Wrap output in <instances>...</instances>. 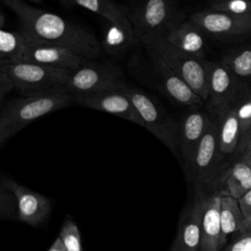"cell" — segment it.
<instances>
[{
    "label": "cell",
    "instance_id": "cell-37",
    "mask_svg": "<svg viewBox=\"0 0 251 251\" xmlns=\"http://www.w3.org/2000/svg\"><path fill=\"white\" fill-rule=\"evenodd\" d=\"M27 1H30V2H34V3H39V2H41L42 0H27Z\"/></svg>",
    "mask_w": 251,
    "mask_h": 251
},
{
    "label": "cell",
    "instance_id": "cell-17",
    "mask_svg": "<svg viewBox=\"0 0 251 251\" xmlns=\"http://www.w3.org/2000/svg\"><path fill=\"white\" fill-rule=\"evenodd\" d=\"M162 36L168 42L189 55L205 59L207 35L190 19L183 20Z\"/></svg>",
    "mask_w": 251,
    "mask_h": 251
},
{
    "label": "cell",
    "instance_id": "cell-8",
    "mask_svg": "<svg viewBox=\"0 0 251 251\" xmlns=\"http://www.w3.org/2000/svg\"><path fill=\"white\" fill-rule=\"evenodd\" d=\"M130 20L139 41L148 34L164 35L183 21L174 0H141Z\"/></svg>",
    "mask_w": 251,
    "mask_h": 251
},
{
    "label": "cell",
    "instance_id": "cell-11",
    "mask_svg": "<svg viewBox=\"0 0 251 251\" xmlns=\"http://www.w3.org/2000/svg\"><path fill=\"white\" fill-rule=\"evenodd\" d=\"M89 61L90 59L66 47L27 40L24 62L71 72L78 69Z\"/></svg>",
    "mask_w": 251,
    "mask_h": 251
},
{
    "label": "cell",
    "instance_id": "cell-7",
    "mask_svg": "<svg viewBox=\"0 0 251 251\" xmlns=\"http://www.w3.org/2000/svg\"><path fill=\"white\" fill-rule=\"evenodd\" d=\"M123 82V73L118 66L110 62L97 63L90 60L70 72L65 89L76 98L119 87Z\"/></svg>",
    "mask_w": 251,
    "mask_h": 251
},
{
    "label": "cell",
    "instance_id": "cell-18",
    "mask_svg": "<svg viewBox=\"0 0 251 251\" xmlns=\"http://www.w3.org/2000/svg\"><path fill=\"white\" fill-rule=\"evenodd\" d=\"M221 195H205L200 251H221Z\"/></svg>",
    "mask_w": 251,
    "mask_h": 251
},
{
    "label": "cell",
    "instance_id": "cell-20",
    "mask_svg": "<svg viewBox=\"0 0 251 251\" xmlns=\"http://www.w3.org/2000/svg\"><path fill=\"white\" fill-rule=\"evenodd\" d=\"M215 118L219 125L221 151L226 159L234 157L240 139V123L235 104L232 103Z\"/></svg>",
    "mask_w": 251,
    "mask_h": 251
},
{
    "label": "cell",
    "instance_id": "cell-36",
    "mask_svg": "<svg viewBox=\"0 0 251 251\" xmlns=\"http://www.w3.org/2000/svg\"><path fill=\"white\" fill-rule=\"evenodd\" d=\"M0 27L1 28L5 27V15L3 12H1L0 14Z\"/></svg>",
    "mask_w": 251,
    "mask_h": 251
},
{
    "label": "cell",
    "instance_id": "cell-14",
    "mask_svg": "<svg viewBox=\"0 0 251 251\" xmlns=\"http://www.w3.org/2000/svg\"><path fill=\"white\" fill-rule=\"evenodd\" d=\"M120 86L98 93L76 97L75 101L83 107L115 115L143 127V122L133 103Z\"/></svg>",
    "mask_w": 251,
    "mask_h": 251
},
{
    "label": "cell",
    "instance_id": "cell-4",
    "mask_svg": "<svg viewBox=\"0 0 251 251\" xmlns=\"http://www.w3.org/2000/svg\"><path fill=\"white\" fill-rule=\"evenodd\" d=\"M145 49L156 52L165 63L180 75L193 91L207 102L209 96L208 60L189 55L168 42L160 34H148L140 39Z\"/></svg>",
    "mask_w": 251,
    "mask_h": 251
},
{
    "label": "cell",
    "instance_id": "cell-34",
    "mask_svg": "<svg viewBox=\"0 0 251 251\" xmlns=\"http://www.w3.org/2000/svg\"><path fill=\"white\" fill-rule=\"evenodd\" d=\"M237 159H241V160L245 161L246 163H248L249 165H251V149L248 150L247 152H245L242 156H240V157L237 158Z\"/></svg>",
    "mask_w": 251,
    "mask_h": 251
},
{
    "label": "cell",
    "instance_id": "cell-16",
    "mask_svg": "<svg viewBox=\"0 0 251 251\" xmlns=\"http://www.w3.org/2000/svg\"><path fill=\"white\" fill-rule=\"evenodd\" d=\"M205 195L194 194L186 205L179 220L178 229L174 241L185 251H200L201 223Z\"/></svg>",
    "mask_w": 251,
    "mask_h": 251
},
{
    "label": "cell",
    "instance_id": "cell-12",
    "mask_svg": "<svg viewBox=\"0 0 251 251\" xmlns=\"http://www.w3.org/2000/svg\"><path fill=\"white\" fill-rule=\"evenodd\" d=\"M152 68L158 75L165 93L176 104L188 109L200 108L204 101L193 91L186 81L171 69L153 50L146 49Z\"/></svg>",
    "mask_w": 251,
    "mask_h": 251
},
{
    "label": "cell",
    "instance_id": "cell-1",
    "mask_svg": "<svg viewBox=\"0 0 251 251\" xmlns=\"http://www.w3.org/2000/svg\"><path fill=\"white\" fill-rule=\"evenodd\" d=\"M2 1L17 15L20 31L27 40L60 45L90 60L101 56L100 42L86 28L24 0Z\"/></svg>",
    "mask_w": 251,
    "mask_h": 251
},
{
    "label": "cell",
    "instance_id": "cell-10",
    "mask_svg": "<svg viewBox=\"0 0 251 251\" xmlns=\"http://www.w3.org/2000/svg\"><path fill=\"white\" fill-rule=\"evenodd\" d=\"M209 96L211 116L217 117L226 107L235 102L243 88L239 78L222 61H208Z\"/></svg>",
    "mask_w": 251,
    "mask_h": 251
},
{
    "label": "cell",
    "instance_id": "cell-33",
    "mask_svg": "<svg viewBox=\"0 0 251 251\" xmlns=\"http://www.w3.org/2000/svg\"><path fill=\"white\" fill-rule=\"evenodd\" d=\"M48 251H65L63 243H62L61 239L59 238V236L55 239V241L53 242L51 247L48 249Z\"/></svg>",
    "mask_w": 251,
    "mask_h": 251
},
{
    "label": "cell",
    "instance_id": "cell-27",
    "mask_svg": "<svg viewBox=\"0 0 251 251\" xmlns=\"http://www.w3.org/2000/svg\"><path fill=\"white\" fill-rule=\"evenodd\" d=\"M58 236L63 243L65 251H82L80 232L72 219H67L64 222Z\"/></svg>",
    "mask_w": 251,
    "mask_h": 251
},
{
    "label": "cell",
    "instance_id": "cell-6",
    "mask_svg": "<svg viewBox=\"0 0 251 251\" xmlns=\"http://www.w3.org/2000/svg\"><path fill=\"white\" fill-rule=\"evenodd\" d=\"M0 66L5 68L8 75L14 82L15 88L24 96L66 90L65 84L70 74L69 71L53 69L29 62Z\"/></svg>",
    "mask_w": 251,
    "mask_h": 251
},
{
    "label": "cell",
    "instance_id": "cell-9",
    "mask_svg": "<svg viewBox=\"0 0 251 251\" xmlns=\"http://www.w3.org/2000/svg\"><path fill=\"white\" fill-rule=\"evenodd\" d=\"M189 19L207 36L214 38L226 39L251 33V15H233L208 8L195 12Z\"/></svg>",
    "mask_w": 251,
    "mask_h": 251
},
{
    "label": "cell",
    "instance_id": "cell-19",
    "mask_svg": "<svg viewBox=\"0 0 251 251\" xmlns=\"http://www.w3.org/2000/svg\"><path fill=\"white\" fill-rule=\"evenodd\" d=\"M251 189V165L241 159L228 162L222 176L219 194L240 199Z\"/></svg>",
    "mask_w": 251,
    "mask_h": 251
},
{
    "label": "cell",
    "instance_id": "cell-5",
    "mask_svg": "<svg viewBox=\"0 0 251 251\" xmlns=\"http://www.w3.org/2000/svg\"><path fill=\"white\" fill-rule=\"evenodd\" d=\"M120 87L133 103L143 122V127L149 130L174 154L177 155L178 122L175 121L152 96L143 90L126 82H123Z\"/></svg>",
    "mask_w": 251,
    "mask_h": 251
},
{
    "label": "cell",
    "instance_id": "cell-2",
    "mask_svg": "<svg viewBox=\"0 0 251 251\" xmlns=\"http://www.w3.org/2000/svg\"><path fill=\"white\" fill-rule=\"evenodd\" d=\"M75 98L66 90L23 96L3 105L0 112V145L37 119L67 108Z\"/></svg>",
    "mask_w": 251,
    "mask_h": 251
},
{
    "label": "cell",
    "instance_id": "cell-28",
    "mask_svg": "<svg viewBox=\"0 0 251 251\" xmlns=\"http://www.w3.org/2000/svg\"><path fill=\"white\" fill-rule=\"evenodd\" d=\"M209 8L233 15H251V1L249 0H213Z\"/></svg>",
    "mask_w": 251,
    "mask_h": 251
},
{
    "label": "cell",
    "instance_id": "cell-24",
    "mask_svg": "<svg viewBox=\"0 0 251 251\" xmlns=\"http://www.w3.org/2000/svg\"><path fill=\"white\" fill-rule=\"evenodd\" d=\"M27 40L21 31L0 30V65H10L25 61Z\"/></svg>",
    "mask_w": 251,
    "mask_h": 251
},
{
    "label": "cell",
    "instance_id": "cell-26",
    "mask_svg": "<svg viewBox=\"0 0 251 251\" xmlns=\"http://www.w3.org/2000/svg\"><path fill=\"white\" fill-rule=\"evenodd\" d=\"M234 104L240 123V141L251 127V91L243 89Z\"/></svg>",
    "mask_w": 251,
    "mask_h": 251
},
{
    "label": "cell",
    "instance_id": "cell-15",
    "mask_svg": "<svg viewBox=\"0 0 251 251\" xmlns=\"http://www.w3.org/2000/svg\"><path fill=\"white\" fill-rule=\"evenodd\" d=\"M210 120V114L195 108L189 109L178 122V153L184 171L188 168Z\"/></svg>",
    "mask_w": 251,
    "mask_h": 251
},
{
    "label": "cell",
    "instance_id": "cell-35",
    "mask_svg": "<svg viewBox=\"0 0 251 251\" xmlns=\"http://www.w3.org/2000/svg\"><path fill=\"white\" fill-rule=\"evenodd\" d=\"M171 251H185V250L179 244H177L176 241H174Z\"/></svg>",
    "mask_w": 251,
    "mask_h": 251
},
{
    "label": "cell",
    "instance_id": "cell-38",
    "mask_svg": "<svg viewBox=\"0 0 251 251\" xmlns=\"http://www.w3.org/2000/svg\"><path fill=\"white\" fill-rule=\"evenodd\" d=\"M212 1H213V0H212ZM249 1H251V0H249Z\"/></svg>",
    "mask_w": 251,
    "mask_h": 251
},
{
    "label": "cell",
    "instance_id": "cell-3",
    "mask_svg": "<svg viewBox=\"0 0 251 251\" xmlns=\"http://www.w3.org/2000/svg\"><path fill=\"white\" fill-rule=\"evenodd\" d=\"M227 163L220 147L218 121L211 116L208 127L184 171L194 194H219L220 181Z\"/></svg>",
    "mask_w": 251,
    "mask_h": 251
},
{
    "label": "cell",
    "instance_id": "cell-29",
    "mask_svg": "<svg viewBox=\"0 0 251 251\" xmlns=\"http://www.w3.org/2000/svg\"><path fill=\"white\" fill-rule=\"evenodd\" d=\"M221 251H251V229L236 233Z\"/></svg>",
    "mask_w": 251,
    "mask_h": 251
},
{
    "label": "cell",
    "instance_id": "cell-13",
    "mask_svg": "<svg viewBox=\"0 0 251 251\" xmlns=\"http://www.w3.org/2000/svg\"><path fill=\"white\" fill-rule=\"evenodd\" d=\"M2 184L16 200L19 221L35 226L48 218L52 206L49 198L8 177L3 179Z\"/></svg>",
    "mask_w": 251,
    "mask_h": 251
},
{
    "label": "cell",
    "instance_id": "cell-32",
    "mask_svg": "<svg viewBox=\"0 0 251 251\" xmlns=\"http://www.w3.org/2000/svg\"><path fill=\"white\" fill-rule=\"evenodd\" d=\"M250 149H251V127L248 130V132L245 134V136L239 141L236 153L233 158L234 159L239 158L240 156H242L245 152H247Z\"/></svg>",
    "mask_w": 251,
    "mask_h": 251
},
{
    "label": "cell",
    "instance_id": "cell-23",
    "mask_svg": "<svg viewBox=\"0 0 251 251\" xmlns=\"http://www.w3.org/2000/svg\"><path fill=\"white\" fill-rule=\"evenodd\" d=\"M137 40L132 24L107 22L102 39V48L111 55L124 53Z\"/></svg>",
    "mask_w": 251,
    "mask_h": 251
},
{
    "label": "cell",
    "instance_id": "cell-21",
    "mask_svg": "<svg viewBox=\"0 0 251 251\" xmlns=\"http://www.w3.org/2000/svg\"><path fill=\"white\" fill-rule=\"evenodd\" d=\"M68 6H76L86 9L106 22L115 24H132L128 10L112 0H60Z\"/></svg>",
    "mask_w": 251,
    "mask_h": 251
},
{
    "label": "cell",
    "instance_id": "cell-22",
    "mask_svg": "<svg viewBox=\"0 0 251 251\" xmlns=\"http://www.w3.org/2000/svg\"><path fill=\"white\" fill-rule=\"evenodd\" d=\"M244 217L237 199L229 195H221V250L227 244L231 234L243 231Z\"/></svg>",
    "mask_w": 251,
    "mask_h": 251
},
{
    "label": "cell",
    "instance_id": "cell-31",
    "mask_svg": "<svg viewBox=\"0 0 251 251\" xmlns=\"http://www.w3.org/2000/svg\"><path fill=\"white\" fill-rule=\"evenodd\" d=\"M15 88L14 82L8 75L5 68L0 66V105L3 106L4 100L8 93Z\"/></svg>",
    "mask_w": 251,
    "mask_h": 251
},
{
    "label": "cell",
    "instance_id": "cell-30",
    "mask_svg": "<svg viewBox=\"0 0 251 251\" xmlns=\"http://www.w3.org/2000/svg\"><path fill=\"white\" fill-rule=\"evenodd\" d=\"M238 202L244 217L243 231L249 230L251 229V189L238 199Z\"/></svg>",
    "mask_w": 251,
    "mask_h": 251
},
{
    "label": "cell",
    "instance_id": "cell-25",
    "mask_svg": "<svg viewBox=\"0 0 251 251\" xmlns=\"http://www.w3.org/2000/svg\"><path fill=\"white\" fill-rule=\"evenodd\" d=\"M240 78H251V43L229 50L221 60Z\"/></svg>",
    "mask_w": 251,
    "mask_h": 251
}]
</instances>
